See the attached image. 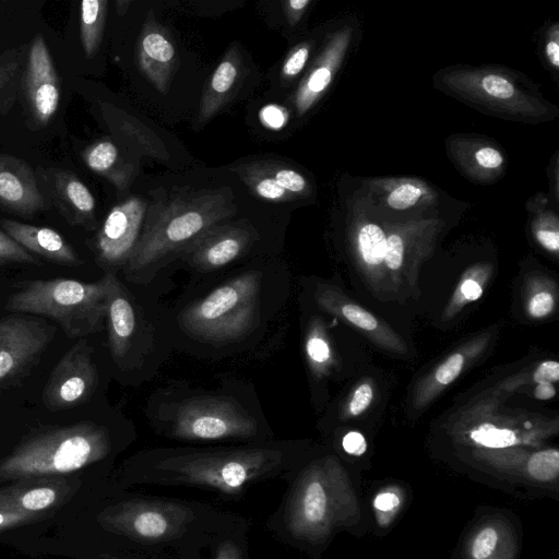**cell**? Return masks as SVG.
<instances>
[{
    "label": "cell",
    "instance_id": "44",
    "mask_svg": "<svg viewBox=\"0 0 559 559\" xmlns=\"http://www.w3.org/2000/svg\"><path fill=\"white\" fill-rule=\"evenodd\" d=\"M477 163L484 168H498L503 163L499 151L492 147H483L475 153Z\"/></svg>",
    "mask_w": 559,
    "mask_h": 559
},
{
    "label": "cell",
    "instance_id": "7",
    "mask_svg": "<svg viewBox=\"0 0 559 559\" xmlns=\"http://www.w3.org/2000/svg\"><path fill=\"white\" fill-rule=\"evenodd\" d=\"M261 273L246 272L216 287L190 305L180 316L182 328L193 337L227 343L253 328L259 316Z\"/></svg>",
    "mask_w": 559,
    "mask_h": 559
},
{
    "label": "cell",
    "instance_id": "39",
    "mask_svg": "<svg viewBox=\"0 0 559 559\" xmlns=\"http://www.w3.org/2000/svg\"><path fill=\"white\" fill-rule=\"evenodd\" d=\"M421 195V190L412 185L405 183L394 189L388 198V203L395 210H405L414 205Z\"/></svg>",
    "mask_w": 559,
    "mask_h": 559
},
{
    "label": "cell",
    "instance_id": "14",
    "mask_svg": "<svg viewBox=\"0 0 559 559\" xmlns=\"http://www.w3.org/2000/svg\"><path fill=\"white\" fill-rule=\"evenodd\" d=\"M249 192L260 201L288 204L306 194L308 181L294 166L275 158H254L231 167Z\"/></svg>",
    "mask_w": 559,
    "mask_h": 559
},
{
    "label": "cell",
    "instance_id": "15",
    "mask_svg": "<svg viewBox=\"0 0 559 559\" xmlns=\"http://www.w3.org/2000/svg\"><path fill=\"white\" fill-rule=\"evenodd\" d=\"M257 231L247 219H235L212 227L177 257L200 271H213L240 258L253 245Z\"/></svg>",
    "mask_w": 559,
    "mask_h": 559
},
{
    "label": "cell",
    "instance_id": "24",
    "mask_svg": "<svg viewBox=\"0 0 559 559\" xmlns=\"http://www.w3.org/2000/svg\"><path fill=\"white\" fill-rule=\"evenodd\" d=\"M242 72V59L236 48H230L214 70L200 104V123L207 122L230 98Z\"/></svg>",
    "mask_w": 559,
    "mask_h": 559
},
{
    "label": "cell",
    "instance_id": "28",
    "mask_svg": "<svg viewBox=\"0 0 559 559\" xmlns=\"http://www.w3.org/2000/svg\"><path fill=\"white\" fill-rule=\"evenodd\" d=\"M108 2L106 0H84L81 3L80 34L87 58L93 57L100 45L105 28Z\"/></svg>",
    "mask_w": 559,
    "mask_h": 559
},
{
    "label": "cell",
    "instance_id": "45",
    "mask_svg": "<svg viewBox=\"0 0 559 559\" xmlns=\"http://www.w3.org/2000/svg\"><path fill=\"white\" fill-rule=\"evenodd\" d=\"M310 4L309 0H289L283 3V11L287 23L296 24L306 8Z\"/></svg>",
    "mask_w": 559,
    "mask_h": 559
},
{
    "label": "cell",
    "instance_id": "8",
    "mask_svg": "<svg viewBox=\"0 0 559 559\" xmlns=\"http://www.w3.org/2000/svg\"><path fill=\"white\" fill-rule=\"evenodd\" d=\"M471 476L511 495L559 497V451L556 448L523 451L520 448L479 450L465 460Z\"/></svg>",
    "mask_w": 559,
    "mask_h": 559
},
{
    "label": "cell",
    "instance_id": "36",
    "mask_svg": "<svg viewBox=\"0 0 559 559\" xmlns=\"http://www.w3.org/2000/svg\"><path fill=\"white\" fill-rule=\"evenodd\" d=\"M288 119V109L278 104H267L259 110V120L267 130L280 131L284 129Z\"/></svg>",
    "mask_w": 559,
    "mask_h": 559
},
{
    "label": "cell",
    "instance_id": "43",
    "mask_svg": "<svg viewBox=\"0 0 559 559\" xmlns=\"http://www.w3.org/2000/svg\"><path fill=\"white\" fill-rule=\"evenodd\" d=\"M35 520L26 514L0 508V532Z\"/></svg>",
    "mask_w": 559,
    "mask_h": 559
},
{
    "label": "cell",
    "instance_id": "26",
    "mask_svg": "<svg viewBox=\"0 0 559 559\" xmlns=\"http://www.w3.org/2000/svg\"><path fill=\"white\" fill-rule=\"evenodd\" d=\"M85 165L95 174L106 177L117 187L122 188L128 180V169L120 157L116 144L109 140H100L82 154Z\"/></svg>",
    "mask_w": 559,
    "mask_h": 559
},
{
    "label": "cell",
    "instance_id": "49",
    "mask_svg": "<svg viewBox=\"0 0 559 559\" xmlns=\"http://www.w3.org/2000/svg\"><path fill=\"white\" fill-rule=\"evenodd\" d=\"M131 4V1H117V11L120 15L124 14L128 10V7Z\"/></svg>",
    "mask_w": 559,
    "mask_h": 559
},
{
    "label": "cell",
    "instance_id": "3",
    "mask_svg": "<svg viewBox=\"0 0 559 559\" xmlns=\"http://www.w3.org/2000/svg\"><path fill=\"white\" fill-rule=\"evenodd\" d=\"M285 480L281 502L264 524L280 543L320 559L338 533L367 532L360 485L336 455H308Z\"/></svg>",
    "mask_w": 559,
    "mask_h": 559
},
{
    "label": "cell",
    "instance_id": "42",
    "mask_svg": "<svg viewBox=\"0 0 559 559\" xmlns=\"http://www.w3.org/2000/svg\"><path fill=\"white\" fill-rule=\"evenodd\" d=\"M559 380V362L545 360L533 372V381L537 384H555Z\"/></svg>",
    "mask_w": 559,
    "mask_h": 559
},
{
    "label": "cell",
    "instance_id": "48",
    "mask_svg": "<svg viewBox=\"0 0 559 559\" xmlns=\"http://www.w3.org/2000/svg\"><path fill=\"white\" fill-rule=\"evenodd\" d=\"M549 61L554 67L559 66V46L556 41H549L546 47Z\"/></svg>",
    "mask_w": 559,
    "mask_h": 559
},
{
    "label": "cell",
    "instance_id": "41",
    "mask_svg": "<svg viewBox=\"0 0 559 559\" xmlns=\"http://www.w3.org/2000/svg\"><path fill=\"white\" fill-rule=\"evenodd\" d=\"M481 86L487 94L500 99H507L514 94L511 82L496 74L486 75Z\"/></svg>",
    "mask_w": 559,
    "mask_h": 559
},
{
    "label": "cell",
    "instance_id": "23",
    "mask_svg": "<svg viewBox=\"0 0 559 559\" xmlns=\"http://www.w3.org/2000/svg\"><path fill=\"white\" fill-rule=\"evenodd\" d=\"M108 288V341L111 355L122 358L130 348L135 331L134 309L121 283L112 273H107Z\"/></svg>",
    "mask_w": 559,
    "mask_h": 559
},
{
    "label": "cell",
    "instance_id": "4",
    "mask_svg": "<svg viewBox=\"0 0 559 559\" xmlns=\"http://www.w3.org/2000/svg\"><path fill=\"white\" fill-rule=\"evenodd\" d=\"M238 201L229 186H185L152 200L140 239L124 265L126 276L138 280L177 257L214 226L238 214Z\"/></svg>",
    "mask_w": 559,
    "mask_h": 559
},
{
    "label": "cell",
    "instance_id": "37",
    "mask_svg": "<svg viewBox=\"0 0 559 559\" xmlns=\"http://www.w3.org/2000/svg\"><path fill=\"white\" fill-rule=\"evenodd\" d=\"M556 307V299L548 290H538L527 301V313L534 319L548 317Z\"/></svg>",
    "mask_w": 559,
    "mask_h": 559
},
{
    "label": "cell",
    "instance_id": "46",
    "mask_svg": "<svg viewBox=\"0 0 559 559\" xmlns=\"http://www.w3.org/2000/svg\"><path fill=\"white\" fill-rule=\"evenodd\" d=\"M536 238L538 242L548 251H558L559 234L557 229L539 228L536 230Z\"/></svg>",
    "mask_w": 559,
    "mask_h": 559
},
{
    "label": "cell",
    "instance_id": "10",
    "mask_svg": "<svg viewBox=\"0 0 559 559\" xmlns=\"http://www.w3.org/2000/svg\"><path fill=\"white\" fill-rule=\"evenodd\" d=\"M523 525L511 510L478 507L463 530L453 559H519Z\"/></svg>",
    "mask_w": 559,
    "mask_h": 559
},
{
    "label": "cell",
    "instance_id": "5",
    "mask_svg": "<svg viewBox=\"0 0 559 559\" xmlns=\"http://www.w3.org/2000/svg\"><path fill=\"white\" fill-rule=\"evenodd\" d=\"M114 453L109 430L83 421L37 433L0 462V483L56 477L105 463Z\"/></svg>",
    "mask_w": 559,
    "mask_h": 559
},
{
    "label": "cell",
    "instance_id": "38",
    "mask_svg": "<svg viewBox=\"0 0 559 559\" xmlns=\"http://www.w3.org/2000/svg\"><path fill=\"white\" fill-rule=\"evenodd\" d=\"M373 400V389L369 382L360 383L353 392L346 406L348 416L355 417L361 415Z\"/></svg>",
    "mask_w": 559,
    "mask_h": 559
},
{
    "label": "cell",
    "instance_id": "35",
    "mask_svg": "<svg viewBox=\"0 0 559 559\" xmlns=\"http://www.w3.org/2000/svg\"><path fill=\"white\" fill-rule=\"evenodd\" d=\"M10 263L39 264V260L20 246L5 231L0 230V266Z\"/></svg>",
    "mask_w": 559,
    "mask_h": 559
},
{
    "label": "cell",
    "instance_id": "2",
    "mask_svg": "<svg viewBox=\"0 0 559 559\" xmlns=\"http://www.w3.org/2000/svg\"><path fill=\"white\" fill-rule=\"evenodd\" d=\"M308 456L289 442H254L239 447L157 448L130 457L114 481L134 486L186 487L239 498L253 486L286 478Z\"/></svg>",
    "mask_w": 559,
    "mask_h": 559
},
{
    "label": "cell",
    "instance_id": "18",
    "mask_svg": "<svg viewBox=\"0 0 559 559\" xmlns=\"http://www.w3.org/2000/svg\"><path fill=\"white\" fill-rule=\"evenodd\" d=\"M0 204L22 215L48 209L31 167L22 159L0 154Z\"/></svg>",
    "mask_w": 559,
    "mask_h": 559
},
{
    "label": "cell",
    "instance_id": "11",
    "mask_svg": "<svg viewBox=\"0 0 559 559\" xmlns=\"http://www.w3.org/2000/svg\"><path fill=\"white\" fill-rule=\"evenodd\" d=\"M92 347L80 338L51 370L43 393V403L51 412L73 408L95 392L98 373L92 359Z\"/></svg>",
    "mask_w": 559,
    "mask_h": 559
},
{
    "label": "cell",
    "instance_id": "29",
    "mask_svg": "<svg viewBox=\"0 0 559 559\" xmlns=\"http://www.w3.org/2000/svg\"><path fill=\"white\" fill-rule=\"evenodd\" d=\"M249 533L250 522L246 520L219 536L205 559H252ZM98 559L121 558L103 555Z\"/></svg>",
    "mask_w": 559,
    "mask_h": 559
},
{
    "label": "cell",
    "instance_id": "40",
    "mask_svg": "<svg viewBox=\"0 0 559 559\" xmlns=\"http://www.w3.org/2000/svg\"><path fill=\"white\" fill-rule=\"evenodd\" d=\"M341 449L348 457L360 459L366 455L368 443L361 432L350 430L342 437Z\"/></svg>",
    "mask_w": 559,
    "mask_h": 559
},
{
    "label": "cell",
    "instance_id": "22",
    "mask_svg": "<svg viewBox=\"0 0 559 559\" xmlns=\"http://www.w3.org/2000/svg\"><path fill=\"white\" fill-rule=\"evenodd\" d=\"M385 242V233L372 223L364 225L357 234L359 273L369 288L380 299L393 297L384 264Z\"/></svg>",
    "mask_w": 559,
    "mask_h": 559
},
{
    "label": "cell",
    "instance_id": "16",
    "mask_svg": "<svg viewBox=\"0 0 559 559\" xmlns=\"http://www.w3.org/2000/svg\"><path fill=\"white\" fill-rule=\"evenodd\" d=\"M316 301L323 310L352 324L378 346L400 355L407 353L405 342L389 325L347 298L338 288L319 285Z\"/></svg>",
    "mask_w": 559,
    "mask_h": 559
},
{
    "label": "cell",
    "instance_id": "34",
    "mask_svg": "<svg viewBox=\"0 0 559 559\" xmlns=\"http://www.w3.org/2000/svg\"><path fill=\"white\" fill-rule=\"evenodd\" d=\"M309 55L310 49L308 44H300L287 53L280 69L278 79L282 85L287 86L288 83L300 74L306 67Z\"/></svg>",
    "mask_w": 559,
    "mask_h": 559
},
{
    "label": "cell",
    "instance_id": "19",
    "mask_svg": "<svg viewBox=\"0 0 559 559\" xmlns=\"http://www.w3.org/2000/svg\"><path fill=\"white\" fill-rule=\"evenodd\" d=\"M45 179L53 204L70 225L95 228V199L75 174L50 168Z\"/></svg>",
    "mask_w": 559,
    "mask_h": 559
},
{
    "label": "cell",
    "instance_id": "31",
    "mask_svg": "<svg viewBox=\"0 0 559 559\" xmlns=\"http://www.w3.org/2000/svg\"><path fill=\"white\" fill-rule=\"evenodd\" d=\"M469 443L479 450H501L519 448L530 442L523 439L515 430L496 427L492 424H483L468 431Z\"/></svg>",
    "mask_w": 559,
    "mask_h": 559
},
{
    "label": "cell",
    "instance_id": "33",
    "mask_svg": "<svg viewBox=\"0 0 559 559\" xmlns=\"http://www.w3.org/2000/svg\"><path fill=\"white\" fill-rule=\"evenodd\" d=\"M466 362V355L463 352L451 354L440 364L430 377L420 399L428 402L439 390L452 383L462 372Z\"/></svg>",
    "mask_w": 559,
    "mask_h": 559
},
{
    "label": "cell",
    "instance_id": "9",
    "mask_svg": "<svg viewBox=\"0 0 559 559\" xmlns=\"http://www.w3.org/2000/svg\"><path fill=\"white\" fill-rule=\"evenodd\" d=\"M165 433L192 442L255 440L260 429L258 420L235 401L204 396L180 403Z\"/></svg>",
    "mask_w": 559,
    "mask_h": 559
},
{
    "label": "cell",
    "instance_id": "6",
    "mask_svg": "<svg viewBox=\"0 0 559 559\" xmlns=\"http://www.w3.org/2000/svg\"><path fill=\"white\" fill-rule=\"evenodd\" d=\"M109 280L85 283L69 278L36 280L12 294L5 308L47 317L70 338L99 332L107 318Z\"/></svg>",
    "mask_w": 559,
    "mask_h": 559
},
{
    "label": "cell",
    "instance_id": "1",
    "mask_svg": "<svg viewBox=\"0 0 559 559\" xmlns=\"http://www.w3.org/2000/svg\"><path fill=\"white\" fill-rule=\"evenodd\" d=\"M93 548L121 559H205L247 519L213 504L132 491L110 479L93 496Z\"/></svg>",
    "mask_w": 559,
    "mask_h": 559
},
{
    "label": "cell",
    "instance_id": "20",
    "mask_svg": "<svg viewBox=\"0 0 559 559\" xmlns=\"http://www.w3.org/2000/svg\"><path fill=\"white\" fill-rule=\"evenodd\" d=\"M138 64L143 75L162 93H166L176 64V50L162 26L147 25L138 44Z\"/></svg>",
    "mask_w": 559,
    "mask_h": 559
},
{
    "label": "cell",
    "instance_id": "30",
    "mask_svg": "<svg viewBox=\"0 0 559 559\" xmlns=\"http://www.w3.org/2000/svg\"><path fill=\"white\" fill-rule=\"evenodd\" d=\"M304 349L312 373L317 377L326 374L333 362V352L320 320L314 319L309 323L305 334Z\"/></svg>",
    "mask_w": 559,
    "mask_h": 559
},
{
    "label": "cell",
    "instance_id": "12",
    "mask_svg": "<svg viewBox=\"0 0 559 559\" xmlns=\"http://www.w3.org/2000/svg\"><path fill=\"white\" fill-rule=\"evenodd\" d=\"M148 204L147 199L134 195L109 211L95 239L96 259L103 267L126 265L142 234Z\"/></svg>",
    "mask_w": 559,
    "mask_h": 559
},
{
    "label": "cell",
    "instance_id": "32",
    "mask_svg": "<svg viewBox=\"0 0 559 559\" xmlns=\"http://www.w3.org/2000/svg\"><path fill=\"white\" fill-rule=\"evenodd\" d=\"M488 277V267L478 266L466 271L453 295V298L444 309L447 318L459 312L465 305L479 299L483 295Z\"/></svg>",
    "mask_w": 559,
    "mask_h": 559
},
{
    "label": "cell",
    "instance_id": "25",
    "mask_svg": "<svg viewBox=\"0 0 559 559\" xmlns=\"http://www.w3.org/2000/svg\"><path fill=\"white\" fill-rule=\"evenodd\" d=\"M59 483L38 480L33 486H13L0 489V508L26 514L32 518L58 504L61 498Z\"/></svg>",
    "mask_w": 559,
    "mask_h": 559
},
{
    "label": "cell",
    "instance_id": "21",
    "mask_svg": "<svg viewBox=\"0 0 559 559\" xmlns=\"http://www.w3.org/2000/svg\"><path fill=\"white\" fill-rule=\"evenodd\" d=\"M1 226L12 239L31 253L66 266H79L83 263L73 247L55 229L11 219H2Z\"/></svg>",
    "mask_w": 559,
    "mask_h": 559
},
{
    "label": "cell",
    "instance_id": "47",
    "mask_svg": "<svg viewBox=\"0 0 559 559\" xmlns=\"http://www.w3.org/2000/svg\"><path fill=\"white\" fill-rule=\"evenodd\" d=\"M535 397L539 400H550L556 395V389L554 384H536L534 391Z\"/></svg>",
    "mask_w": 559,
    "mask_h": 559
},
{
    "label": "cell",
    "instance_id": "13",
    "mask_svg": "<svg viewBox=\"0 0 559 559\" xmlns=\"http://www.w3.org/2000/svg\"><path fill=\"white\" fill-rule=\"evenodd\" d=\"M55 328L33 316L12 314L0 320V383L10 380L39 358L55 335Z\"/></svg>",
    "mask_w": 559,
    "mask_h": 559
},
{
    "label": "cell",
    "instance_id": "27",
    "mask_svg": "<svg viewBox=\"0 0 559 559\" xmlns=\"http://www.w3.org/2000/svg\"><path fill=\"white\" fill-rule=\"evenodd\" d=\"M408 500V489L404 485L390 481L381 485L372 495L370 509L378 531L385 532L402 514Z\"/></svg>",
    "mask_w": 559,
    "mask_h": 559
},
{
    "label": "cell",
    "instance_id": "17",
    "mask_svg": "<svg viewBox=\"0 0 559 559\" xmlns=\"http://www.w3.org/2000/svg\"><path fill=\"white\" fill-rule=\"evenodd\" d=\"M26 96L34 118L47 123L60 100L58 76L45 39L37 36L31 46L26 72Z\"/></svg>",
    "mask_w": 559,
    "mask_h": 559
}]
</instances>
